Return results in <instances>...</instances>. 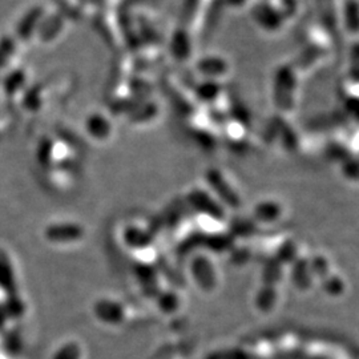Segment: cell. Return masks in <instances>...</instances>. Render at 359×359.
<instances>
[{
  "instance_id": "cell-8",
  "label": "cell",
  "mask_w": 359,
  "mask_h": 359,
  "mask_svg": "<svg viewBox=\"0 0 359 359\" xmlns=\"http://www.w3.org/2000/svg\"><path fill=\"white\" fill-rule=\"evenodd\" d=\"M323 285L327 293L332 295H339L344 292V283H341L339 278L337 277H330V278H325Z\"/></svg>"
},
{
  "instance_id": "cell-1",
  "label": "cell",
  "mask_w": 359,
  "mask_h": 359,
  "mask_svg": "<svg viewBox=\"0 0 359 359\" xmlns=\"http://www.w3.org/2000/svg\"><path fill=\"white\" fill-rule=\"evenodd\" d=\"M44 238L55 245L75 244L84 238V228L75 222L50 224L44 229Z\"/></svg>"
},
{
  "instance_id": "cell-3",
  "label": "cell",
  "mask_w": 359,
  "mask_h": 359,
  "mask_svg": "<svg viewBox=\"0 0 359 359\" xmlns=\"http://www.w3.org/2000/svg\"><path fill=\"white\" fill-rule=\"evenodd\" d=\"M93 313L97 320L107 325H118L126 320L124 306L114 299H100L95 304Z\"/></svg>"
},
{
  "instance_id": "cell-6",
  "label": "cell",
  "mask_w": 359,
  "mask_h": 359,
  "mask_svg": "<svg viewBox=\"0 0 359 359\" xmlns=\"http://www.w3.org/2000/svg\"><path fill=\"white\" fill-rule=\"evenodd\" d=\"M277 301V290L276 286L266 285L261 289V292L257 295V306L262 311H269L270 309L276 305Z\"/></svg>"
},
{
  "instance_id": "cell-5",
  "label": "cell",
  "mask_w": 359,
  "mask_h": 359,
  "mask_svg": "<svg viewBox=\"0 0 359 359\" xmlns=\"http://www.w3.org/2000/svg\"><path fill=\"white\" fill-rule=\"evenodd\" d=\"M123 240L130 249H145L154 243V236L139 226H127L123 233Z\"/></svg>"
},
{
  "instance_id": "cell-9",
  "label": "cell",
  "mask_w": 359,
  "mask_h": 359,
  "mask_svg": "<svg viewBox=\"0 0 359 359\" xmlns=\"http://www.w3.org/2000/svg\"><path fill=\"white\" fill-rule=\"evenodd\" d=\"M177 305H179L177 297L173 294V293H167V294L161 295L160 306H161L163 310H165V313L175 310V309L177 308Z\"/></svg>"
},
{
  "instance_id": "cell-7",
  "label": "cell",
  "mask_w": 359,
  "mask_h": 359,
  "mask_svg": "<svg viewBox=\"0 0 359 359\" xmlns=\"http://www.w3.org/2000/svg\"><path fill=\"white\" fill-rule=\"evenodd\" d=\"M81 347L76 342H67L59 347L52 359H81Z\"/></svg>"
},
{
  "instance_id": "cell-4",
  "label": "cell",
  "mask_w": 359,
  "mask_h": 359,
  "mask_svg": "<svg viewBox=\"0 0 359 359\" xmlns=\"http://www.w3.org/2000/svg\"><path fill=\"white\" fill-rule=\"evenodd\" d=\"M0 290L8 295L19 294L13 262L6 252L0 250Z\"/></svg>"
},
{
  "instance_id": "cell-2",
  "label": "cell",
  "mask_w": 359,
  "mask_h": 359,
  "mask_svg": "<svg viewBox=\"0 0 359 359\" xmlns=\"http://www.w3.org/2000/svg\"><path fill=\"white\" fill-rule=\"evenodd\" d=\"M192 274L196 283L206 292H210L217 285L216 271L206 257H196L193 259Z\"/></svg>"
}]
</instances>
